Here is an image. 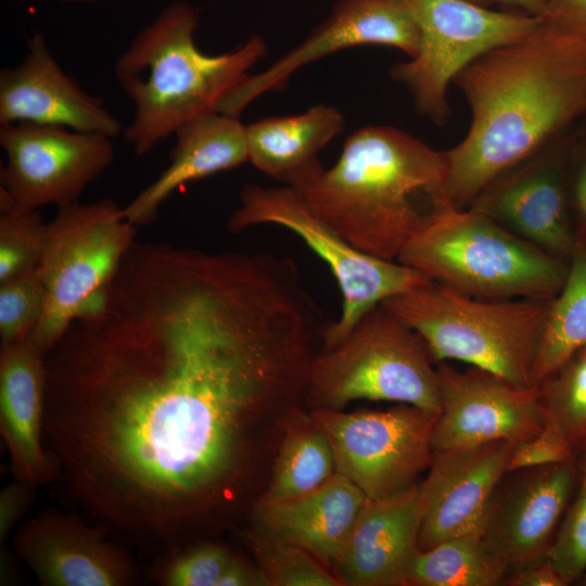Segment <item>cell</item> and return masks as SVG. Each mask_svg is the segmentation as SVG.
<instances>
[{"mask_svg":"<svg viewBox=\"0 0 586 586\" xmlns=\"http://www.w3.org/2000/svg\"><path fill=\"white\" fill-rule=\"evenodd\" d=\"M476 4L491 8L493 4H500L520 10L521 13L540 16L547 0H469Z\"/></svg>","mask_w":586,"mask_h":586,"instance_id":"cell-40","label":"cell"},{"mask_svg":"<svg viewBox=\"0 0 586 586\" xmlns=\"http://www.w3.org/2000/svg\"><path fill=\"white\" fill-rule=\"evenodd\" d=\"M586 346V246L576 243L560 292L549 301L535 365V383Z\"/></svg>","mask_w":586,"mask_h":586,"instance_id":"cell-27","label":"cell"},{"mask_svg":"<svg viewBox=\"0 0 586 586\" xmlns=\"http://www.w3.org/2000/svg\"><path fill=\"white\" fill-rule=\"evenodd\" d=\"M250 542L268 586H343L332 570L296 545L255 528Z\"/></svg>","mask_w":586,"mask_h":586,"instance_id":"cell-30","label":"cell"},{"mask_svg":"<svg viewBox=\"0 0 586 586\" xmlns=\"http://www.w3.org/2000/svg\"><path fill=\"white\" fill-rule=\"evenodd\" d=\"M570 583L550 558L508 570L501 586H568Z\"/></svg>","mask_w":586,"mask_h":586,"instance_id":"cell-38","label":"cell"},{"mask_svg":"<svg viewBox=\"0 0 586 586\" xmlns=\"http://www.w3.org/2000/svg\"><path fill=\"white\" fill-rule=\"evenodd\" d=\"M514 444L496 441L434 450L421 481L419 549L463 535L481 536L493 492L507 471Z\"/></svg>","mask_w":586,"mask_h":586,"instance_id":"cell-16","label":"cell"},{"mask_svg":"<svg viewBox=\"0 0 586 586\" xmlns=\"http://www.w3.org/2000/svg\"><path fill=\"white\" fill-rule=\"evenodd\" d=\"M232 555L222 546L203 543L161 565L156 579L167 586H217Z\"/></svg>","mask_w":586,"mask_h":586,"instance_id":"cell-33","label":"cell"},{"mask_svg":"<svg viewBox=\"0 0 586 586\" xmlns=\"http://www.w3.org/2000/svg\"><path fill=\"white\" fill-rule=\"evenodd\" d=\"M577 482L576 457L506 471L483 521L487 549L508 570L548 558Z\"/></svg>","mask_w":586,"mask_h":586,"instance_id":"cell-13","label":"cell"},{"mask_svg":"<svg viewBox=\"0 0 586 586\" xmlns=\"http://www.w3.org/2000/svg\"><path fill=\"white\" fill-rule=\"evenodd\" d=\"M446 151L391 126L351 133L337 162L297 190L353 246L397 260L407 244L453 204Z\"/></svg>","mask_w":586,"mask_h":586,"instance_id":"cell-3","label":"cell"},{"mask_svg":"<svg viewBox=\"0 0 586 586\" xmlns=\"http://www.w3.org/2000/svg\"><path fill=\"white\" fill-rule=\"evenodd\" d=\"M507 572L481 536L463 535L419 549L405 586H501Z\"/></svg>","mask_w":586,"mask_h":586,"instance_id":"cell-26","label":"cell"},{"mask_svg":"<svg viewBox=\"0 0 586 586\" xmlns=\"http://www.w3.org/2000/svg\"><path fill=\"white\" fill-rule=\"evenodd\" d=\"M397 262L485 300H551L562 289L570 265L472 207H451L440 215Z\"/></svg>","mask_w":586,"mask_h":586,"instance_id":"cell-5","label":"cell"},{"mask_svg":"<svg viewBox=\"0 0 586 586\" xmlns=\"http://www.w3.org/2000/svg\"><path fill=\"white\" fill-rule=\"evenodd\" d=\"M198 12L187 1L167 4L117 59L114 76L135 113L125 139L137 155L148 154L191 119L217 112L220 101L266 53L251 36L235 50L209 55L194 42Z\"/></svg>","mask_w":586,"mask_h":586,"instance_id":"cell-4","label":"cell"},{"mask_svg":"<svg viewBox=\"0 0 586 586\" xmlns=\"http://www.w3.org/2000/svg\"><path fill=\"white\" fill-rule=\"evenodd\" d=\"M322 315L270 253L135 242L44 355L43 443L85 509L161 540L225 518L300 405Z\"/></svg>","mask_w":586,"mask_h":586,"instance_id":"cell-1","label":"cell"},{"mask_svg":"<svg viewBox=\"0 0 586 586\" xmlns=\"http://www.w3.org/2000/svg\"><path fill=\"white\" fill-rule=\"evenodd\" d=\"M436 370L441 411L433 429L434 450L496 441L517 445L543 431L536 386H519L474 366L459 370L444 361Z\"/></svg>","mask_w":586,"mask_h":586,"instance_id":"cell-14","label":"cell"},{"mask_svg":"<svg viewBox=\"0 0 586 586\" xmlns=\"http://www.w3.org/2000/svg\"><path fill=\"white\" fill-rule=\"evenodd\" d=\"M34 487L14 480L0 493V542L7 539L13 526L30 507Z\"/></svg>","mask_w":586,"mask_h":586,"instance_id":"cell-37","label":"cell"},{"mask_svg":"<svg viewBox=\"0 0 586 586\" xmlns=\"http://www.w3.org/2000/svg\"><path fill=\"white\" fill-rule=\"evenodd\" d=\"M471 109L464 138L446 151L447 187L470 207L586 114V39L542 23L470 63L454 80Z\"/></svg>","mask_w":586,"mask_h":586,"instance_id":"cell-2","label":"cell"},{"mask_svg":"<svg viewBox=\"0 0 586 586\" xmlns=\"http://www.w3.org/2000/svg\"><path fill=\"white\" fill-rule=\"evenodd\" d=\"M44 356L27 341L1 346L0 430L14 479L31 487L59 476L43 443Z\"/></svg>","mask_w":586,"mask_h":586,"instance_id":"cell-21","label":"cell"},{"mask_svg":"<svg viewBox=\"0 0 586 586\" xmlns=\"http://www.w3.org/2000/svg\"><path fill=\"white\" fill-rule=\"evenodd\" d=\"M419 30L417 53L395 64L392 77L405 85L416 109L437 124L448 117L447 87L484 53L536 29L540 17L495 11L469 0H404Z\"/></svg>","mask_w":586,"mask_h":586,"instance_id":"cell-10","label":"cell"},{"mask_svg":"<svg viewBox=\"0 0 586 586\" xmlns=\"http://www.w3.org/2000/svg\"><path fill=\"white\" fill-rule=\"evenodd\" d=\"M47 224L0 188V283L37 269Z\"/></svg>","mask_w":586,"mask_h":586,"instance_id":"cell-29","label":"cell"},{"mask_svg":"<svg viewBox=\"0 0 586 586\" xmlns=\"http://www.w3.org/2000/svg\"><path fill=\"white\" fill-rule=\"evenodd\" d=\"M569 190L575 240L586 246V145L570 157Z\"/></svg>","mask_w":586,"mask_h":586,"instance_id":"cell-35","label":"cell"},{"mask_svg":"<svg viewBox=\"0 0 586 586\" xmlns=\"http://www.w3.org/2000/svg\"><path fill=\"white\" fill-rule=\"evenodd\" d=\"M570 157H543L521 165L488 188L475 208L540 249L570 260L575 244Z\"/></svg>","mask_w":586,"mask_h":586,"instance_id":"cell-19","label":"cell"},{"mask_svg":"<svg viewBox=\"0 0 586 586\" xmlns=\"http://www.w3.org/2000/svg\"><path fill=\"white\" fill-rule=\"evenodd\" d=\"M536 387L545 424L576 456L586 447V346L542 379Z\"/></svg>","mask_w":586,"mask_h":586,"instance_id":"cell-28","label":"cell"},{"mask_svg":"<svg viewBox=\"0 0 586 586\" xmlns=\"http://www.w3.org/2000/svg\"><path fill=\"white\" fill-rule=\"evenodd\" d=\"M419 42V27L404 0H337L302 43L262 73L249 75L220 101L217 112L239 117L256 98L283 89L297 69L340 50L382 44L412 58Z\"/></svg>","mask_w":586,"mask_h":586,"instance_id":"cell-15","label":"cell"},{"mask_svg":"<svg viewBox=\"0 0 586 586\" xmlns=\"http://www.w3.org/2000/svg\"><path fill=\"white\" fill-rule=\"evenodd\" d=\"M578 482L549 553L571 584L586 572V447L577 455Z\"/></svg>","mask_w":586,"mask_h":586,"instance_id":"cell-32","label":"cell"},{"mask_svg":"<svg viewBox=\"0 0 586 586\" xmlns=\"http://www.w3.org/2000/svg\"><path fill=\"white\" fill-rule=\"evenodd\" d=\"M259 225L281 226L297 234L327 263L339 284L341 315L324 326L321 351L339 345L371 308L431 281L417 269L353 246L288 186L246 184L242 189L240 206L231 213L228 229L239 232Z\"/></svg>","mask_w":586,"mask_h":586,"instance_id":"cell-9","label":"cell"},{"mask_svg":"<svg viewBox=\"0 0 586 586\" xmlns=\"http://www.w3.org/2000/svg\"><path fill=\"white\" fill-rule=\"evenodd\" d=\"M12 542L44 586H126L137 581L131 559L74 515L43 511L25 520Z\"/></svg>","mask_w":586,"mask_h":586,"instance_id":"cell-17","label":"cell"},{"mask_svg":"<svg viewBox=\"0 0 586 586\" xmlns=\"http://www.w3.org/2000/svg\"><path fill=\"white\" fill-rule=\"evenodd\" d=\"M543 24L586 39V0H547Z\"/></svg>","mask_w":586,"mask_h":586,"instance_id":"cell-36","label":"cell"},{"mask_svg":"<svg viewBox=\"0 0 586 586\" xmlns=\"http://www.w3.org/2000/svg\"><path fill=\"white\" fill-rule=\"evenodd\" d=\"M217 586H268L260 569L232 556Z\"/></svg>","mask_w":586,"mask_h":586,"instance_id":"cell-39","label":"cell"},{"mask_svg":"<svg viewBox=\"0 0 586 586\" xmlns=\"http://www.w3.org/2000/svg\"><path fill=\"white\" fill-rule=\"evenodd\" d=\"M368 499L357 485L336 472L305 495L254 507L255 530L307 550L332 569Z\"/></svg>","mask_w":586,"mask_h":586,"instance_id":"cell-22","label":"cell"},{"mask_svg":"<svg viewBox=\"0 0 586 586\" xmlns=\"http://www.w3.org/2000/svg\"><path fill=\"white\" fill-rule=\"evenodd\" d=\"M575 584L579 586H586V572L577 579Z\"/></svg>","mask_w":586,"mask_h":586,"instance_id":"cell-42","label":"cell"},{"mask_svg":"<svg viewBox=\"0 0 586 586\" xmlns=\"http://www.w3.org/2000/svg\"><path fill=\"white\" fill-rule=\"evenodd\" d=\"M574 457L560 435L545 424L538 435L513 446L507 471L557 463Z\"/></svg>","mask_w":586,"mask_h":586,"instance_id":"cell-34","label":"cell"},{"mask_svg":"<svg viewBox=\"0 0 586 586\" xmlns=\"http://www.w3.org/2000/svg\"><path fill=\"white\" fill-rule=\"evenodd\" d=\"M310 415L331 444L336 472L369 499L411 487L431 466L436 413L400 404L355 412L313 408Z\"/></svg>","mask_w":586,"mask_h":586,"instance_id":"cell-11","label":"cell"},{"mask_svg":"<svg viewBox=\"0 0 586 586\" xmlns=\"http://www.w3.org/2000/svg\"><path fill=\"white\" fill-rule=\"evenodd\" d=\"M313 408L341 409L358 399L408 404L438 415L436 364L422 337L382 304L371 308L309 372Z\"/></svg>","mask_w":586,"mask_h":586,"instance_id":"cell-7","label":"cell"},{"mask_svg":"<svg viewBox=\"0 0 586 586\" xmlns=\"http://www.w3.org/2000/svg\"><path fill=\"white\" fill-rule=\"evenodd\" d=\"M61 2L65 3H85V4H93L98 2L99 0H59Z\"/></svg>","mask_w":586,"mask_h":586,"instance_id":"cell-41","label":"cell"},{"mask_svg":"<svg viewBox=\"0 0 586 586\" xmlns=\"http://www.w3.org/2000/svg\"><path fill=\"white\" fill-rule=\"evenodd\" d=\"M59 125L78 131L120 135L122 124L99 97L87 93L53 58L40 31L27 39L23 62L0 72V125Z\"/></svg>","mask_w":586,"mask_h":586,"instance_id":"cell-18","label":"cell"},{"mask_svg":"<svg viewBox=\"0 0 586 586\" xmlns=\"http://www.w3.org/2000/svg\"><path fill=\"white\" fill-rule=\"evenodd\" d=\"M343 128V115L324 104L298 115L259 119L245 126L249 162L283 186L301 190L324 169L318 155Z\"/></svg>","mask_w":586,"mask_h":586,"instance_id":"cell-24","label":"cell"},{"mask_svg":"<svg viewBox=\"0 0 586 586\" xmlns=\"http://www.w3.org/2000/svg\"><path fill=\"white\" fill-rule=\"evenodd\" d=\"M112 139L59 125L1 124L0 145L8 157L1 188L17 204L35 209L79 202L87 186L112 163Z\"/></svg>","mask_w":586,"mask_h":586,"instance_id":"cell-12","label":"cell"},{"mask_svg":"<svg viewBox=\"0 0 586 586\" xmlns=\"http://www.w3.org/2000/svg\"><path fill=\"white\" fill-rule=\"evenodd\" d=\"M174 135L176 143L167 168L123 207L135 226L153 222L162 203L180 186L249 162L245 126L235 116L203 114Z\"/></svg>","mask_w":586,"mask_h":586,"instance_id":"cell-23","label":"cell"},{"mask_svg":"<svg viewBox=\"0 0 586 586\" xmlns=\"http://www.w3.org/2000/svg\"><path fill=\"white\" fill-rule=\"evenodd\" d=\"M46 301L37 269L0 283L1 346L28 340L42 318Z\"/></svg>","mask_w":586,"mask_h":586,"instance_id":"cell-31","label":"cell"},{"mask_svg":"<svg viewBox=\"0 0 586 586\" xmlns=\"http://www.w3.org/2000/svg\"><path fill=\"white\" fill-rule=\"evenodd\" d=\"M136 227L111 199L58 208L47 224L37 271L47 301L27 342L46 355L104 293L136 242Z\"/></svg>","mask_w":586,"mask_h":586,"instance_id":"cell-8","label":"cell"},{"mask_svg":"<svg viewBox=\"0 0 586 586\" xmlns=\"http://www.w3.org/2000/svg\"><path fill=\"white\" fill-rule=\"evenodd\" d=\"M282 440L267 489L254 507H264L305 495L331 479L335 461L331 444L313 416L300 406L279 421Z\"/></svg>","mask_w":586,"mask_h":586,"instance_id":"cell-25","label":"cell"},{"mask_svg":"<svg viewBox=\"0 0 586 586\" xmlns=\"http://www.w3.org/2000/svg\"><path fill=\"white\" fill-rule=\"evenodd\" d=\"M423 514L421 482L368 499L332 571L342 585L405 586Z\"/></svg>","mask_w":586,"mask_h":586,"instance_id":"cell-20","label":"cell"},{"mask_svg":"<svg viewBox=\"0 0 586 586\" xmlns=\"http://www.w3.org/2000/svg\"><path fill=\"white\" fill-rule=\"evenodd\" d=\"M549 301L479 298L431 280L381 304L422 337L435 364L459 360L533 387Z\"/></svg>","mask_w":586,"mask_h":586,"instance_id":"cell-6","label":"cell"}]
</instances>
